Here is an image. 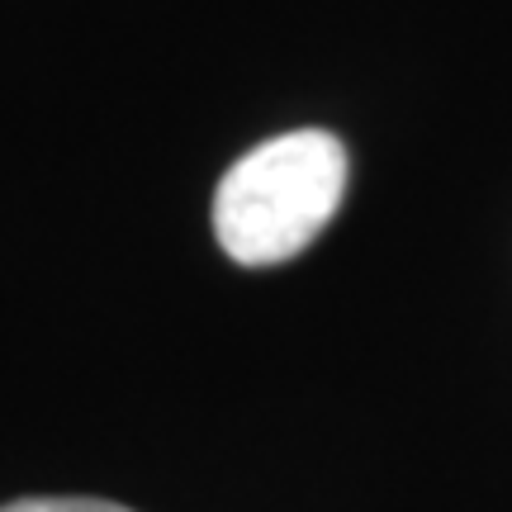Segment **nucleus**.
Listing matches in <instances>:
<instances>
[{
  "label": "nucleus",
  "instance_id": "1",
  "mask_svg": "<svg viewBox=\"0 0 512 512\" xmlns=\"http://www.w3.org/2000/svg\"><path fill=\"white\" fill-rule=\"evenodd\" d=\"M347 190V147L323 128H294L228 166L214 195V233L238 266H275L332 223Z\"/></svg>",
  "mask_w": 512,
  "mask_h": 512
},
{
  "label": "nucleus",
  "instance_id": "2",
  "mask_svg": "<svg viewBox=\"0 0 512 512\" xmlns=\"http://www.w3.org/2000/svg\"><path fill=\"white\" fill-rule=\"evenodd\" d=\"M0 512H128V508L105 503V498H19V503H5Z\"/></svg>",
  "mask_w": 512,
  "mask_h": 512
}]
</instances>
